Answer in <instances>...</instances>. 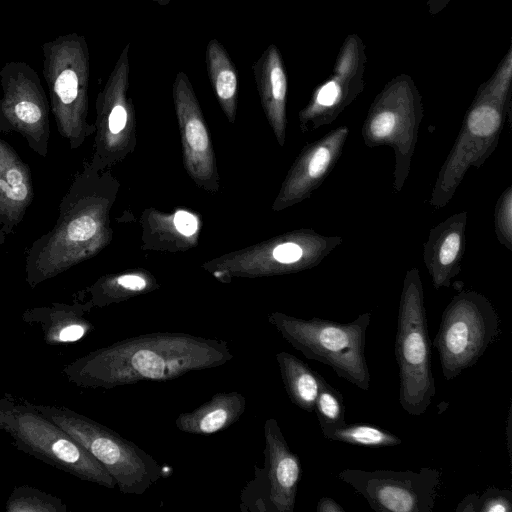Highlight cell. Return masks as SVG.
<instances>
[{
  "mask_svg": "<svg viewBox=\"0 0 512 512\" xmlns=\"http://www.w3.org/2000/svg\"><path fill=\"white\" fill-rule=\"evenodd\" d=\"M395 357L399 368V403L421 416L436 393L423 290L416 276L407 277L400 301Z\"/></svg>",
  "mask_w": 512,
  "mask_h": 512,
  "instance_id": "52a82bcc",
  "label": "cell"
},
{
  "mask_svg": "<svg viewBox=\"0 0 512 512\" xmlns=\"http://www.w3.org/2000/svg\"><path fill=\"white\" fill-rule=\"evenodd\" d=\"M205 63L218 103L229 122L234 123L237 110L238 72L227 50L215 38H212L206 46Z\"/></svg>",
  "mask_w": 512,
  "mask_h": 512,
  "instance_id": "ac0fdd59",
  "label": "cell"
},
{
  "mask_svg": "<svg viewBox=\"0 0 512 512\" xmlns=\"http://www.w3.org/2000/svg\"><path fill=\"white\" fill-rule=\"evenodd\" d=\"M324 437L331 441H339L364 447H391L401 444L402 440L388 430L368 423H355L342 426H326L321 428Z\"/></svg>",
  "mask_w": 512,
  "mask_h": 512,
  "instance_id": "44dd1931",
  "label": "cell"
},
{
  "mask_svg": "<svg viewBox=\"0 0 512 512\" xmlns=\"http://www.w3.org/2000/svg\"><path fill=\"white\" fill-rule=\"evenodd\" d=\"M129 47L127 43L123 48L96 100L95 153L88 163L96 171L118 159L125 145L126 129L133 122V104L127 95Z\"/></svg>",
  "mask_w": 512,
  "mask_h": 512,
  "instance_id": "7c38bea8",
  "label": "cell"
},
{
  "mask_svg": "<svg viewBox=\"0 0 512 512\" xmlns=\"http://www.w3.org/2000/svg\"><path fill=\"white\" fill-rule=\"evenodd\" d=\"M479 512H511L512 492L507 489L488 487L479 495Z\"/></svg>",
  "mask_w": 512,
  "mask_h": 512,
  "instance_id": "d4e9b609",
  "label": "cell"
},
{
  "mask_svg": "<svg viewBox=\"0 0 512 512\" xmlns=\"http://www.w3.org/2000/svg\"><path fill=\"white\" fill-rule=\"evenodd\" d=\"M276 361L290 401L304 411L313 412L322 375L285 351L276 354Z\"/></svg>",
  "mask_w": 512,
  "mask_h": 512,
  "instance_id": "ffe728a7",
  "label": "cell"
},
{
  "mask_svg": "<svg viewBox=\"0 0 512 512\" xmlns=\"http://www.w3.org/2000/svg\"><path fill=\"white\" fill-rule=\"evenodd\" d=\"M97 172L87 164L74 177L59 204L55 225L27 250L25 281L32 289L91 258L107 244L109 201L100 190Z\"/></svg>",
  "mask_w": 512,
  "mask_h": 512,
  "instance_id": "7a4b0ae2",
  "label": "cell"
},
{
  "mask_svg": "<svg viewBox=\"0 0 512 512\" xmlns=\"http://www.w3.org/2000/svg\"><path fill=\"white\" fill-rule=\"evenodd\" d=\"M0 428L12 437L19 450L46 464L105 488L116 487L105 467L32 403L10 401L0 412Z\"/></svg>",
  "mask_w": 512,
  "mask_h": 512,
  "instance_id": "8992f818",
  "label": "cell"
},
{
  "mask_svg": "<svg viewBox=\"0 0 512 512\" xmlns=\"http://www.w3.org/2000/svg\"><path fill=\"white\" fill-rule=\"evenodd\" d=\"M184 164L188 174L200 186L218 189V175L211 139L188 76L179 71L172 84Z\"/></svg>",
  "mask_w": 512,
  "mask_h": 512,
  "instance_id": "4fadbf2b",
  "label": "cell"
},
{
  "mask_svg": "<svg viewBox=\"0 0 512 512\" xmlns=\"http://www.w3.org/2000/svg\"><path fill=\"white\" fill-rule=\"evenodd\" d=\"M395 125L396 117L394 113L389 110H383L373 117L370 123V131L374 137L382 139L392 133Z\"/></svg>",
  "mask_w": 512,
  "mask_h": 512,
  "instance_id": "4316f807",
  "label": "cell"
},
{
  "mask_svg": "<svg viewBox=\"0 0 512 512\" xmlns=\"http://www.w3.org/2000/svg\"><path fill=\"white\" fill-rule=\"evenodd\" d=\"M314 412L316 413L320 428L346 424L344 398L341 392L331 386L323 376L315 401Z\"/></svg>",
  "mask_w": 512,
  "mask_h": 512,
  "instance_id": "603a6c76",
  "label": "cell"
},
{
  "mask_svg": "<svg viewBox=\"0 0 512 512\" xmlns=\"http://www.w3.org/2000/svg\"><path fill=\"white\" fill-rule=\"evenodd\" d=\"M479 495L472 493L466 495L457 505V512H479Z\"/></svg>",
  "mask_w": 512,
  "mask_h": 512,
  "instance_id": "4dcf8cb0",
  "label": "cell"
},
{
  "mask_svg": "<svg viewBox=\"0 0 512 512\" xmlns=\"http://www.w3.org/2000/svg\"><path fill=\"white\" fill-rule=\"evenodd\" d=\"M11 400L9 399H5V398H0V412L2 411V409L8 405V403L10 402Z\"/></svg>",
  "mask_w": 512,
  "mask_h": 512,
  "instance_id": "836d02e7",
  "label": "cell"
},
{
  "mask_svg": "<svg viewBox=\"0 0 512 512\" xmlns=\"http://www.w3.org/2000/svg\"><path fill=\"white\" fill-rule=\"evenodd\" d=\"M233 358L224 340L182 332H154L98 348L63 368L78 387L112 389L143 381L163 382Z\"/></svg>",
  "mask_w": 512,
  "mask_h": 512,
  "instance_id": "6da1fadb",
  "label": "cell"
},
{
  "mask_svg": "<svg viewBox=\"0 0 512 512\" xmlns=\"http://www.w3.org/2000/svg\"><path fill=\"white\" fill-rule=\"evenodd\" d=\"M500 334V319L483 295L464 292L444 310L433 340L442 373L449 381L474 366Z\"/></svg>",
  "mask_w": 512,
  "mask_h": 512,
  "instance_id": "ba28073f",
  "label": "cell"
},
{
  "mask_svg": "<svg viewBox=\"0 0 512 512\" xmlns=\"http://www.w3.org/2000/svg\"><path fill=\"white\" fill-rule=\"evenodd\" d=\"M261 105L280 145L285 139L287 76L278 47L269 45L253 64Z\"/></svg>",
  "mask_w": 512,
  "mask_h": 512,
  "instance_id": "2e32d148",
  "label": "cell"
},
{
  "mask_svg": "<svg viewBox=\"0 0 512 512\" xmlns=\"http://www.w3.org/2000/svg\"><path fill=\"white\" fill-rule=\"evenodd\" d=\"M461 236L457 232L448 233L437 249V259L441 266L447 267L453 263L460 251Z\"/></svg>",
  "mask_w": 512,
  "mask_h": 512,
  "instance_id": "484cf974",
  "label": "cell"
},
{
  "mask_svg": "<svg viewBox=\"0 0 512 512\" xmlns=\"http://www.w3.org/2000/svg\"><path fill=\"white\" fill-rule=\"evenodd\" d=\"M155 287V282L151 278L140 273L105 276L75 294L74 300L84 302L91 308H101L151 291Z\"/></svg>",
  "mask_w": 512,
  "mask_h": 512,
  "instance_id": "d6986e66",
  "label": "cell"
},
{
  "mask_svg": "<svg viewBox=\"0 0 512 512\" xmlns=\"http://www.w3.org/2000/svg\"><path fill=\"white\" fill-rule=\"evenodd\" d=\"M8 235L4 232V230L2 229V227L0 226V245L4 244L5 243V240H6V237Z\"/></svg>",
  "mask_w": 512,
  "mask_h": 512,
  "instance_id": "d6a6232c",
  "label": "cell"
},
{
  "mask_svg": "<svg viewBox=\"0 0 512 512\" xmlns=\"http://www.w3.org/2000/svg\"><path fill=\"white\" fill-rule=\"evenodd\" d=\"M429 1H430V2H432V1H433V4H434V3H437V4H439V5H440V2H443V5L447 2V0H429ZM433 4L431 5V7L433 6Z\"/></svg>",
  "mask_w": 512,
  "mask_h": 512,
  "instance_id": "d590c367",
  "label": "cell"
},
{
  "mask_svg": "<svg viewBox=\"0 0 512 512\" xmlns=\"http://www.w3.org/2000/svg\"><path fill=\"white\" fill-rule=\"evenodd\" d=\"M317 512H345V509L334 499L324 496L320 498L316 507Z\"/></svg>",
  "mask_w": 512,
  "mask_h": 512,
  "instance_id": "1f68e13d",
  "label": "cell"
},
{
  "mask_svg": "<svg viewBox=\"0 0 512 512\" xmlns=\"http://www.w3.org/2000/svg\"><path fill=\"white\" fill-rule=\"evenodd\" d=\"M263 467L254 465V476L240 492L241 512H293L302 469L274 418L264 424Z\"/></svg>",
  "mask_w": 512,
  "mask_h": 512,
  "instance_id": "30bf717a",
  "label": "cell"
},
{
  "mask_svg": "<svg viewBox=\"0 0 512 512\" xmlns=\"http://www.w3.org/2000/svg\"><path fill=\"white\" fill-rule=\"evenodd\" d=\"M371 312L349 323L321 318L300 319L272 312L268 322L292 347L307 359L333 369L336 375L363 391L370 388V372L365 357L366 332Z\"/></svg>",
  "mask_w": 512,
  "mask_h": 512,
  "instance_id": "3957f363",
  "label": "cell"
},
{
  "mask_svg": "<svg viewBox=\"0 0 512 512\" xmlns=\"http://www.w3.org/2000/svg\"><path fill=\"white\" fill-rule=\"evenodd\" d=\"M92 308L81 301L72 304L51 303L49 306L33 307L22 314L24 322L38 326L48 345L75 343L94 330V325L84 317Z\"/></svg>",
  "mask_w": 512,
  "mask_h": 512,
  "instance_id": "9a60e30c",
  "label": "cell"
},
{
  "mask_svg": "<svg viewBox=\"0 0 512 512\" xmlns=\"http://www.w3.org/2000/svg\"><path fill=\"white\" fill-rule=\"evenodd\" d=\"M341 95V85L336 80H330L320 87L315 96V106L329 107L334 105Z\"/></svg>",
  "mask_w": 512,
  "mask_h": 512,
  "instance_id": "83f0119b",
  "label": "cell"
},
{
  "mask_svg": "<svg viewBox=\"0 0 512 512\" xmlns=\"http://www.w3.org/2000/svg\"><path fill=\"white\" fill-rule=\"evenodd\" d=\"M33 406L90 452L121 493L142 495L163 476V468L150 454L116 431L67 407Z\"/></svg>",
  "mask_w": 512,
  "mask_h": 512,
  "instance_id": "5b68a950",
  "label": "cell"
},
{
  "mask_svg": "<svg viewBox=\"0 0 512 512\" xmlns=\"http://www.w3.org/2000/svg\"><path fill=\"white\" fill-rule=\"evenodd\" d=\"M441 471L344 469L337 477L380 512H432L441 483Z\"/></svg>",
  "mask_w": 512,
  "mask_h": 512,
  "instance_id": "8fae6325",
  "label": "cell"
},
{
  "mask_svg": "<svg viewBox=\"0 0 512 512\" xmlns=\"http://www.w3.org/2000/svg\"><path fill=\"white\" fill-rule=\"evenodd\" d=\"M43 76L50 109L60 136L71 149L95 132L87 122L90 54L86 38L76 32L42 44Z\"/></svg>",
  "mask_w": 512,
  "mask_h": 512,
  "instance_id": "277c9868",
  "label": "cell"
},
{
  "mask_svg": "<svg viewBox=\"0 0 512 512\" xmlns=\"http://www.w3.org/2000/svg\"><path fill=\"white\" fill-rule=\"evenodd\" d=\"M154 1L155 3L161 5V6H166L170 3L171 0H152Z\"/></svg>",
  "mask_w": 512,
  "mask_h": 512,
  "instance_id": "e575fe53",
  "label": "cell"
},
{
  "mask_svg": "<svg viewBox=\"0 0 512 512\" xmlns=\"http://www.w3.org/2000/svg\"><path fill=\"white\" fill-rule=\"evenodd\" d=\"M246 409V398L239 392H218L210 400L175 420L178 430L195 435H210L230 427Z\"/></svg>",
  "mask_w": 512,
  "mask_h": 512,
  "instance_id": "e0dca14e",
  "label": "cell"
},
{
  "mask_svg": "<svg viewBox=\"0 0 512 512\" xmlns=\"http://www.w3.org/2000/svg\"><path fill=\"white\" fill-rule=\"evenodd\" d=\"M34 199L32 173L18 153L0 139V226L9 235Z\"/></svg>",
  "mask_w": 512,
  "mask_h": 512,
  "instance_id": "5bb4252c",
  "label": "cell"
},
{
  "mask_svg": "<svg viewBox=\"0 0 512 512\" xmlns=\"http://www.w3.org/2000/svg\"><path fill=\"white\" fill-rule=\"evenodd\" d=\"M174 225L179 233L190 237L197 232L198 220L190 212L180 210L174 215Z\"/></svg>",
  "mask_w": 512,
  "mask_h": 512,
  "instance_id": "f546056e",
  "label": "cell"
},
{
  "mask_svg": "<svg viewBox=\"0 0 512 512\" xmlns=\"http://www.w3.org/2000/svg\"><path fill=\"white\" fill-rule=\"evenodd\" d=\"M0 2H1V0H0Z\"/></svg>",
  "mask_w": 512,
  "mask_h": 512,
  "instance_id": "8d00e7d4",
  "label": "cell"
},
{
  "mask_svg": "<svg viewBox=\"0 0 512 512\" xmlns=\"http://www.w3.org/2000/svg\"><path fill=\"white\" fill-rule=\"evenodd\" d=\"M501 124L499 112L491 105L482 104L474 108L469 116L467 125L476 136H489L496 132Z\"/></svg>",
  "mask_w": 512,
  "mask_h": 512,
  "instance_id": "cb8c5ba5",
  "label": "cell"
},
{
  "mask_svg": "<svg viewBox=\"0 0 512 512\" xmlns=\"http://www.w3.org/2000/svg\"><path fill=\"white\" fill-rule=\"evenodd\" d=\"M0 132L18 133L36 154L46 157L50 140V103L37 72L26 62L0 69Z\"/></svg>",
  "mask_w": 512,
  "mask_h": 512,
  "instance_id": "9c48e42d",
  "label": "cell"
},
{
  "mask_svg": "<svg viewBox=\"0 0 512 512\" xmlns=\"http://www.w3.org/2000/svg\"><path fill=\"white\" fill-rule=\"evenodd\" d=\"M7 512H66L67 506L57 496L23 485L11 492L5 506Z\"/></svg>",
  "mask_w": 512,
  "mask_h": 512,
  "instance_id": "7402d4cb",
  "label": "cell"
},
{
  "mask_svg": "<svg viewBox=\"0 0 512 512\" xmlns=\"http://www.w3.org/2000/svg\"><path fill=\"white\" fill-rule=\"evenodd\" d=\"M303 251L295 243L287 242L276 246L273 250V257L276 261L283 264H290L298 261L302 257Z\"/></svg>",
  "mask_w": 512,
  "mask_h": 512,
  "instance_id": "f1b7e54d",
  "label": "cell"
}]
</instances>
